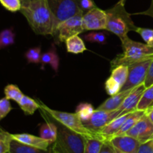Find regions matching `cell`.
<instances>
[{
  "mask_svg": "<svg viewBox=\"0 0 153 153\" xmlns=\"http://www.w3.org/2000/svg\"><path fill=\"white\" fill-rule=\"evenodd\" d=\"M46 2L53 16L54 34L61 22L76 14H83L80 8V0H46Z\"/></svg>",
  "mask_w": 153,
  "mask_h": 153,
  "instance_id": "cell-6",
  "label": "cell"
},
{
  "mask_svg": "<svg viewBox=\"0 0 153 153\" xmlns=\"http://www.w3.org/2000/svg\"><path fill=\"white\" fill-rule=\"evenodd\" d=\"M146 115L153 122V106H150L146 110Z\"/></svg>",
  "mask_w": 153,
  "mask_h": 153,
  "instance_id": "cell-40",
  "label": "cell"
},
{
  "mask_svg": "<svg viewBox=\"0 0 153 153\" xmlns=\"http://www.w3.org/2000/svg\"><path fill=\"white\" fill-rule=\"evenodd\" d=\"M146 88L144 83H143L134 87L131 90L130 94L127 96L122 105L118 108L121 111V116L137 110V105Z\"/></svg>",
  "mask_w": 153,
  "mask_h": 153,
  "instance_id": "cell-13",
  "label": "cell"
},
{
  "mask_svg": "<svg viewBox=\"0 0 153 153\" xmlns=\"http://www.w3.org/2000/svg\"><path fill=\"white\" fill-rule=\"evenodd\" d=\"M4 92L5 94V98H7L8 100H14L16 103H19L24 95L19 87L13 84H9L6 86L4 89Z\"/></svg>",
  "mask_w": 153,
  "mask_h": 153,
  "instance_id": "cell-27",
  "label": "cell"
},
{
  "mask_svg": "<svg viewBox=\"0 0 153 153\" xmlns=\"http://www.w3.org/2000/svg\"><path fill=\"white\" fill-rule=\"evenodd\" d=\"M83 14H79L61 22L57 27L54 35H57L58 43L66 42L69 38L78 35L85 31L83 28Z\"/></svg>",
  "mask_w": 153,
  "mask_h": 153,
  "instance_id": "cell-7",
  "label": "cell"
},
{
  "mask_svg": "<svg viewBox=\"0 0 153 153\" xmlns=\"http://www.w3.org/2000/svg\"><path fill=\"white\" fill-rule=\"evenodd\" d=\"M104 141L97 138H87L85 153H100Z\"/></svg>",
  "mask_w": 153,
  "mask_h": 153,
  "instance_id": "cell-28",
  "label": "cell"
},
{
  "mask_svg": "<svg viewBox=\"0 0 153 153\" xmlns=\"http://www.w3.org/2000/svg\"><path fill=\"white\" fill-rule=\"evenodd\" d=\"M96 7L94 0H80V8L84 14Z\"/></svg>",
  "mask_w": 153,
  "mask_h": 153,
  "instance_id": "cell-37",
  "label": "cell"
},
{
  "mask_svg": "<svg viewBox=\"0 0 153 153\" xmlns=\"http://www.w3.org/2000/svg\"><path fill=\"white\" fill-rule=\"evenodd\" d=\"M48 116L55 122L58 129L56 140L50 146L52 151L55 153H85L87 138L63 125L49 114Z\"/></svg>",
  "mask_w": 153,
  "mask_h": 153,
  "instance_id": "cell-3",
  "label": "cell"
},
{
  "mask_svg": "<svg viewBox=\"0 0 153 153\" xmlns=\"http://www.w3.org/2000/svg\"><path fill=\"white\" fill-rule=\"evenodd\" d=\"M146 114V110H135L134 112H131L129 115V116L127 118V119L126 120L125 122L123 123V124L122 125V127L120 128L119 130L117 131V133L114 135L115 136H119V135L125 134L127 131L130 130L131 128H132L134 125H135L136 123L143 116ZM113 137V136H112Z\"/></svg>",
  "mask_w": 153,
  "mask_h": 153,
  "instance_id": "cell-19",
  "label": "cell"
},
{
  "mask_svg": "<svg viewBox=\"0 0 153 153\" xmlns=\"http://www.w3.org/2000/svg\"><path fill=\"white\" fill-rule=\"evenodd\" d=\"M151 106H153V103H152V104L151 105ZM149 107H150V106H149Z\"/></svg>",
  "mask_w": 153,
  "mask_h": 153,
  "instance_id": "cell-44",
  "label": "cell"
},
{
  "mask_svg": "<svg viewBox=\"0 0 153 153\" xmlns=\"http://www.w3.org/2000/svg\"><path fill=\"white\" fill-rule=\"evenodd\" d=\"M153 103V85L145 89L137 106V110H146Z\"/></svg>",
  "mask_w": 153,
  "mask_h": 153,
  "instance_id": "cell-25",
  "label": "cell"
},
{
  "mask_svg": "<svg viewBox=\"0 0 153 153\" xmlns=\"http://www.w3.org/2000/svg\"><path fill=\"white\" fill-rule=\"evenodd\" d=\"M105 88L106 92L109 95L112 96L120 92L121 86L114 79L110 76L105 82Z\"/></svg>",
  "mask_w": 153,
  "mask_h": 153,
  "instance_id": "cell-32",
  "label": "cell"
},
{
  "mask_svg": "<svg viewBox=\"0 0 153 153\" xmlns=\"http://www.w3.org/2000/svg\"><path fill=\"white\" fill-rule=\"evenodd\" d=\"M135 32L141 36L146 44L153 48V29L137 27Z\"/></svg>",
  "mask_w": 153,
  "mask_h": 153,
  "instance_id": "cell-33",
  "label": "cell"
},
{
  "mask_svg": "<svg viewBox=\"0 0 153 153\" xmlns=\"http://www.w3.org/2000/svg\"><path fill=\"white\" fill-rule=\"evenodd\" d=\"M100 153H119L116 150V148L114 147L111 142L108 140H105L103 142L102 146L101 147Z\"/></svg>",
  "mask_w": 153,
  "mask_h": 153,
  "instance_id": "cell-38",
  "label": "cell"
},
{
  "mask_svg": "<svg viewBox=\"0 0 153 153\" xmlns=\"http://www.w3.org/2000/svg\"><path fill=\"white\" fill-rule=\"evenodd\" d=\"M12 110L10 100L7 98L0 99V121L3 119Z\"/></svg>",
  "mask_w": 153,
  "mask_h": 153,
  "instance_id": "cell-35",
  "label": "cell"
},
{
  "mask_svg": "<svg viewBox=\"0 0 153 153\" xmlns=\"http://www.w3.org/2000/svg\"><path fill=\"white\" fill-rule=\"evenodd\" d=\"M59 56L57 53L56 48L53 44H52V47L49 51L42 54V65L43 66L46 64H49L55 72H58V68H59Z\"/></svg>",
  "mask_w": 153,
  "mask_h": 153,
  "instance_id": "cell-20",
  "label": "cell"
},
{
  "mask_svg": "<svg viewBox=\"0 0 153 153\" xmlns=\"http://www.w3.org/2000/svg\"><path fill=\"white\" fill-rule=\"evenodd\" d=\"M126 0H120V1L118 2H119L120 4H123V5H125V4H126Z\"/></svg>",
  "mask_w": 153,
  "mask_h": 153,
  "instance_id": "cell-41",
  "label": "cell"
},
{
  "mask_svg": "<svg viewBox=\"0 0 153 153\" xmlns=\"http://www.w3.org/2000/svg\"><path fill=\"white\" fill-rule=\"evenodd\" d=\"M82 22L85 31L106 29L107 14L105 10L96 7L83 15Z\"/></svg>",
  "mask_w": 153,
  "mask_h": 153,
  "instance_id": "cell-10",
  "label": "cell"
},
{
  "mask_svg": "<svg viewBox=\"0 0 153 153\" xmlns=\"http://www.w3.org/2000/svg\"><path fill=\"white\" fill-rule=\"evenodd\" d=\"M128 75V67L126 65H118L111 69V76L120 85L121 88L126 83Z\"/></svg>",
  "mask_w": 153,
  "mask_h": 153,
  "instance_id": "cell-23",
  "label": "cell"
},
{
  "mask_svg": "<svg viewBox=\"0 0 153 153\" xmlns=\"http://www.w3.org/2000/svg\"><path fill=\"white\" fill-rule=\"evenodd\" d=\"M137 153H153V139L140 144Z\"/></svg>",
  "mask_w": 153,
  "mask_h": 153,
  "instance_id": "cell-36",
  "label": "cell"
},
{
  "mask_svg": "<svg viewBox=\"0 0 153 153\" xmlns=\"http://www.w3.org/2000/svg\"><path fill=\"white\" fill-rule=\"evenodd\" d=\"M25 56L28 63L37 64L41 62V47L37 46V47L30 48L25 53Z\"/></svg>",
  "mask_w": 153,
  "mask_h": 153,
  "instance_id": "cell-30",
  "label": "cell"
},
{
  "mask_svg": "<svg viewBox=\"0 0 153 153\" xmlns=\"http://www.w3.org/2000/svg\"><path fill=\"white\" fill-rule=\"evenodd\" d=\"M125 134L137 139L140 143L153 139V122L145 114Z\"/></svg>",
  "mask_w": 153,
  "mask_h": 153,
  "instance_id": "cell-11",
  "label": "cell"
},
{
  "mask_svg": "<svg viewBox=\"0 0 153 153\" xmlns=\"http://www.w3.org/2000/svg\"><path fill=\"white\" fill-rule=\"evenodd\" d=\"M107 14L106 30L116 34L120 40L126 38L130 31L135 32V26L131 15L126 10L125 5L117 3L113 8L105 10Z\"/></svg>",
  "mask_w": 153,
  "mask_h": 153,
  "instance_id": "cell-4",
  "label": "cell"
},
{
  "mask_svg": "<svg viewBox=\"0 0 153 153\" xmlns=\"http://www.w3.org/2000/svg\"><path fill=\"white\" fill-rule=\"evenodd\" d=\"M108 140L119 153H137L141 144L137 139L126 134L113 136Z\"/></svg>",
  "mask_w": 153,
  "mask_h": 153,
  "instance_id": "cell-12",
  "label": "cell"
},
{
  "mask_svg": "<svg viewBox=\"0 0 153 153\" xmlns=\"http://www.w3.org/2000/svg\"><path fill=\"white\" fill-rule=\"evenodd\" d=\"M20 1H21V3H22V2H24L27 1V0H20Z\"/></svg>",
  "mask_w": 153,
  "mask_h": 153,
  "instance_id": "cell-42",
  "label": "cell"
},
{
  "mask_svg": "<svg viewBox=\"0 0 153 153\" xmlns=\"http://www.w3.org/2000/svg\"><path fill=\"white\" fill-rule=\"evenodd\" d=\"M144 85L145 86H146V88H148V87L153 85V58L150 65H149V70H148L147 76H146Z\"/></svg>",
  "mask_w": 153,
  "mask_h": 153,
  "instance_id": "cell-39",
  "label": "cell"
},
{
  "mask_svg": "<svg viewBox=\"0 0 153 153\" xmlns=\"http://www.w3.org/2000/svg\"><path fill=\"white\" fill-rule=\"evenodd\" d=\"M152 60V58H151L128 66V78L126 83L121 88L120 92L132 89L134 87L144 83Z\"/></svg>",
  "mask_w": 153,
  "mask_h": 153,
  "instance_id": "cell-8",
  "label": "cell"
},
{
  "mask_svg": "<svg viewBox=\"0 0 153 153\" xmlns=\"http://www.w3.org/2000/svg\"><path fill=\"white\" fill-rule=\"evenodd\" d=\"M130 113L125 114L123 116H120L117 117L114 120H112L111 122H109L107 125L105 126L101 130H100V134L105 138V140H109L114 136L118 130L120 129L123 123L125 122L126 120L127 119L128 116H129Z\"/></svg>",
  "mask_w": 153,
  "mask_h": 153,
  "instance_id": "cell-17",
  "label": "cell"
},
{
  "mask_svg": "<svg viewBox=\"0 0 153 153\" xmlns=\"http://www.w3.org/2000/svg\"><path fill=\"white\" fill-rule=\"evenodd\" d=\"M94 111L95 110L92 104L89 103H81L76 107V113L82 120V122H84L88 121L91 118Z\"/></svg>",
  "mask_w": 153,
  "mask_h": 153,
  "instance_id": "cell-24",
  "label": "cell"
},
{
  "mask_svg": "<svg viewBox=\"0 0 153 153\" xmlns=\"http://www.w3.org/2000/svg\"><path fill=\"white\" fill-rule=\"evenodd\" d=\"M11 140V134L4 130H0V153H9Z\"/></svg>",
  "mask_w": 153,
  "mask_h": 153,
  "instance_id": "cell-31",
  "label": "cell"
},
{
  "mask_svg": "<svg viewBox=\"0 0 153 153\" xmlns=\"http://www.w3.org/2000/svg\"><path fill=\"white\" fill-rule=\"evenodd\" d=\"M43 114L45 118H48V119H46V121L48 122L40 126V136L47 140L50 143V145H52L56 140L58 129H57V126L55 124V122L51 119L50 117L48 116V114L45 111L43 110Z\"/></svg>",
  "mask_w": 153,
  "mask_h": 153,
  "instance_id": "cell-16",
  "label": "cell"
},
{
  "mask_svg": "<svg viewBox=\"0 0 153 153\" xmlns=\"http://www.w3.org/2000/svg\"><path fill=\"white\" fill-rule=\"evenodd\" d=\"M19 11L37 34H54L53 16L46 0H27L21 3Z\"/></svg>",
  "mask_w": 153,
  "mask_h": 153,
  "instance_id": "cell-1",
  "label": "cell"
},
{
  "mask_svg": "<svg viewBox=\"0 0 153 153\" xmlns=\"http://www.w3.org/2000/svg\"><path fill=\"white\" fill-rule=\"evenodd\" d=\"M123 52L118 54L111 62V69L118 65L129 66L153 58V48L146 44L131 40L127 36L121 40Z\"/></svg>",
  "mask_w": 153,
  "mask_h": 153,
  "instance_id": "cell-2",
  "label": "cell"
},
{
  "mask_svg": "<svg viewBox=\"0 0 153 153\" xmlns=\"http://www.w3.org/2000/svg\"><path fill=\"white\" fill-rule=\"evenodd\" d=\"M11 136L13 139L22 143L43 149H48L51 146L50 143L46 140L43 139L40 136H34L29 134H11Z\"/></svg>",
  "mask_w": 153,
  "mask_h": 153,
  "instance_id": "cell-14",
  "label": "cell"
},
{
  "mask_svg": "<svg viewBox=\"0 0 153 153\" xmlns=\"http://www.w3.org/2000/svg\"><path fill=\"white\" fill-rule=\"evenodd\" d=\"M15 42V33L13 28H5L0 32V50L13 44Z\"/></svg>",
  "mask_w": 153,
  "mask_h": 153,
  "instance_id": "cell-26",
  "label": "cell"
},
{
  "mask_svg": "<svg viewBox=\"0 0 153 153\" xmlns=\"http://www.w3.org/2000/svg\"><path fill=\"white\" fill-rule=\"evenodd\" d=\"M9 153H55L49 147L48 149L37 148L22 143L12 138Z\"/></svg>",
  "mask_w": 153,
  "mask_h": 153,
  "instance_id": "cell-18",
  "label": "cell"
},
{
  "mask_svg": "<svg viewBox=\"0 0 153 153\" xmlns=\"http://www.w3.org/2000/svg\"><path fill=\"white\" fill-rule=\"evenodd\" d=\"M40 107L57 122L62 124L63 125L66 126L68 128L71 129L73 131L83 135L86 138H97V139H100L102 140H105L101 134L94 133L88 130L84 125L82 120L79 118L76 112L71 113V112H62V111L52 110L43 104L41 102H40Z\"/></svg>",
  "mask_w": 153,
  "mask_h": 153,
  "instance_id": "cell-5",
  "label": "cell"
},
{
  "mask_svg": "<svg viewBox=\"0 0 153 153\" xmlns=\"http://www.w3.org/2000/svg\"><path fill=\"white\" fill-rule=\"evenodd\" d=\"M121 111L119 109L112 111L98 110H95L94 114L88 121L84 122L83 124L91 131L96 134H100V130L109 122L120 116Z\"/></svg>",
  "mask_w": 153,
  "mask_h": 153,
  "instance_id": "cell-9",
  "label": "cell"
},
{
  "mask_svg": "<svg viewBox=\"0 0 153 153\" xmlns=\"http://www.w3.org/2000/svg\"><path fill=\"white\" fill-rule=\"evenodd\" d=\"M133 89V88H132ZM132 89H128L126 91L120 92L117 94L111 96L109 98L105 100L101 105L98 106L97 110H105V111H112L117 110L120 106L122 105L127 96L130 94Z\"/></svg>",
  "mask_w": 153,
  "mask_h": 153,
  "instance_id": "cell-15",
  "label": "cell"
},
{
  "mask_svg": "<svg viewBox=\"0 0 153 153\" xmlns=\"http://www.w3.org/2000/svg\"><path fill=\"white\" fill-rule=\"evenodd\" d=\"M0 130H2V129H1V128H0Z\"/></svg>",
  "mask_w": 153,
  "mask_h": 153,
  "instance_id": "cell-43",
  "label": "cell"
},
{
  "mask_svg": "<svg viewBox=\"0 0 153 153\" xmlns=\"http://www.w3.org/2000/svg\"><path fill=\"white\" fill-rule=\"evenodd\" d=\"M19 107L26 115H33L36 110L40 107V104L37 103L34 99L24 94L23 97L18 103Z\"/></svg>",
  "mask_w": 153,
  "mask_h": 153,
  "instance_id": "cell-22",
  "label": "cell"
},
{
  "mask_svg": "<svg viewBox=\"0 0 153 153\" xmlns=\"http://www.w3.org/2000/svg\"><path fill=\"white\" fill-rule=\"evenodd\" d=\"M85 40L91 43H97L100 44H105L107 41V34L105 32H89L84 36Z\"/></svg>",
  "mask_w": 153,
  "mask_h": 153,
  "instance_id": "cell-29",
  "label": "cell"
},
{
  "mask_svg": "<svg viewBox=\"0 0 153 153\" xmlns=\"http://www.w3.org/2000/svg\"><path fill=\"white\" fill-rule=\"evenodd\" d=\"M66 46L67 51L70 53L79 54L87 50L85 42L79 35H74L69 38L66 40Z\"/></svg>",
  "mask_w": 153,
  "mask_h": 153,
  "instance_id": "cell-21",
  "label": "cell"
},
{
  "mask_svg": "<svg viewBox=\"0 0 153 153\" xmlns=\"http://www.w3.org/2000/svg\"><path fill=\"white\" fill-rule=\"evenodd\" d=\"M1 5L10 12H16L20 10L21 4L20 0H0Z\"/></svg>",
  "mask_w": 153,
  "mask_h": 153,
  "instance_id": "cell-34",
  "label": "cell"
}]
</instances>
